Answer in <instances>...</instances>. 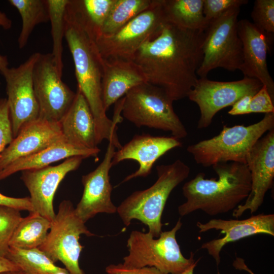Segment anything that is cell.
Instances as JSON below:
<instances>
[{"instance_id":"cell-2","label":"cell","mask_w":274,"mask_h":274,"mask_svg":"<svg viewBox=\"0 0 274 274\" xmlns=\"http://www.w3.org/2000/svg\"><path fill=\"white\" fill-rule=\"evenodd\" d=\"M64 38L73 57L78 88L86 98L93 115L97 145L104 140L119 141L117 124L120 119H109L101 96L104 60L95 38L85 26L68 0L65 13Z\"/></svg>"},{"instance_id":"cell-41","label":"cell","mask_w":274,"mask_h":274,"mask_svg":"<svg viewBox=\"0 0 274 274\" xmlns=\"http://www.w3.org/2000/svg\"><path fill=\"white\" fill-rule=\"evenodd\" d=\"M232 266L237 270H245L249 274H255L246 264L245 259L241 257H236Z\"/></svg>"},{"instance_id":"cell-33","label":"cell","mask_w":274,"mask_h":274,"mask_svg":"<svg viewBox=\"0 0 274 274\" xmlns=\"http://www.w3.org/2000/svg\"><path fill=\"white\" fill-rule=\"evenodd\" d=\"M247 0H203V14L207 22L214 20L228 11L241 8L248 3Z\"/></svg>"},{"instance_id":"cell-8","label":"cell","mask_w":274,"mask_h":274,"mask_svg":"<svg viewBox=\"0 0 274 274\" xmlns=\"http://www.w3.org/2000/svg\"><path fill=\"white\" fill-rule=\"evenodd\" d=\"M239 12L240 8L232 9L210 21L204 30L202 59L197 71L199 78L207 77L217 68L239 70L243 61L242 43L238 34Z\"/></svg>"},{"instance_id":"cell-5","label":"cell","mask_w":274,"mask_h":274,"mask_svg":"<svg viewBox=\"0 0 274 274\" xmlns=\"http://www.w3.org/2000/svg\"><path fill=\"white\" fill-rule=\"evenodd\" d=\"M272 129L274 113L265 114L261 120L248 126L224 125L219 134L189 145L187 151L196 163L204 167L229 162L246 164L254 144Z\"/></svg>"},{"instance_id":"cell-17","label":"cell","mask_w":274,"mask_h":274,"mask_svg":"<svg viewBox=\"0 0 274 274\" xmlns=\"http://www.w3.org/2000/svg\"><path fill=\"white\" fill-rule=\"evenodd\" d=\"M196 226L199 232L215 229L224 234L222 237L203 243L200 247L207 250L218 266L221 261L220 252L227 244L258 234L273 236L274 214H260L242 220L213 219L204 223L197 222Z\"/></svg>"},{"instance_id":"cell-12","label":"cell","mask_w":274,"mask_h":274,"mask_svg":"<svg viewBox=\"0 0 274 274\" xmlns=\"http://www.w3.org/2000/svg\"><path fill=\"white\" fill-rule=\"evenodd\" d=\"M262 86L258 80L247 77L229 82L213 81L207 77L198 78L187 96L200 110L197 128L209 127L219 111L232 106L245 95L253 96Z\"/></svg>"},{"instance_id":"cell-26","label":"cell","mask_w":274,"mask_h":274,"mask_svg":"<svg viewBox=\"0 0 274 274\" xmlns=\"http://www.w3.org/2000/svg\"><path fill=\"white\" fill-rule=\"evenodd\" d=\"M5 257L28 274H70L57 266L39 248L21 249L9 247Z\"/></svg>"},{"instance_id":"cell-32","label":"cell","mask_w":274,"mask_h":274,"mask_svg":"<svg viewBox=\"0 0 274 274\" xmlns=\"http://www.w3.org/2000/svg\"><path fill=\"white\" fill-rule=\"evenodd\" d=\"M251 17L253 24L268 38L274 32V0H256Z\"/></svg>"},{"instance_id":"cell-22","label":"cell","mask_w":274,"mask_h":274,"mask_svg":"<svg viewBox=\"0 0 274 274\" xmlns=\"http://www.w3.org/2000/svg\"><path fill=\"white\" fill-rule=\"evenodd\" d=\"M59 124L64 138L68 143L83 148H98L93 115L86 98L78 89L72 105Z\"/></svg>"},{"instance_id":"cell-36","label":"cell","mask_w":274,"mask_h":274,"mask_svg":"<svg viewBox=\"0 0 274 274\" xmlns=\"http://www.w3.org/2000/svg\"><path fill=\"white\" fill-rule=\"evenodd\" d=\"M105 271L107 274H166L154 267L131 268L122 263L110 264L106 267Z\"/></svg>"},{"instance_id":"cell-31","label":"cell","mask_w":274,"mask_h":274,"mask_svg":"<svg viewBox=\"0 0 274 274\" xmlns=\"http://www.w3.org/2000/svg\"><path fill=\"white\" fill-rule=\"evenodd\" d=\"M22 219L19 210L0 205V256L5 257L12 236Z\"/></svg>"},{"instance_id":"cell-42","label":"cell","mask_w":274,"mask_h":274,"mask_svg":"<svg viewBox=\"0 0 274 274\" xmlns=\"http://www.w3.org/2000/svg\"><path fill=\"white\" fill-rule=\"evenodd\" d=\"M199 261V259H197L196 262L191 265L189 267H188L186 270L184 271L181 273L179 274H194V270L195 267L197 265L198 262Z\"/></svg>"},{"instance_id":"cell-38","label":"cell","mask_w":274,"mask_h":274,"mask_svg":"<svg viewBox=\"0 0 274 274\" xmlns=\"http://www.w3.org/2000/svg\"><path fill=\"white\" fill-rule=\"evenodd\" d=\"M252 95H247L243 96L232 106L228 113L232 116L249 114V105Z\"/></svg>"},{"instance_id":"cell-30","label":"cell","mask_w":274,"mask_h":274,"mask_svg":"<svg viewBox=\"0 0 274 274\" xmlns=\"http://www.w3.org/2000/svg\"><path fill=\"white\" fill-rule=\"evenodd\" d=\"M53 41L52 54L61 73L63 71L62 41L64 37L65 13L68 0H47Z\"/></svg>"},{"instance_id":"cell-29","label":"cell","mask_w":274,"mask_h":274,"mask_svg":"<svg viewBox=\"0 0 274 274\" xmlns=\"http://www.w3.org/2000/svg\"><path fill=\"white\" fill-rule=\"evenodd\" d=\"M76 12L96 39L100 34L115 0H70Z\"/></svg>"},{"instance_id":"cell-37","label":"cell","mask_w":274,"mask_h":274,"mask_svg":"<svg viewBox=\"0 0 274 274\" xmlns=\"http://www.w3.org/2000/svg\"><path fill=\"white\" fill-rule=\"evenodd\" d=\"M0 205L13 208L19 211L32 212L33 208L29 197L16 198L6 196L0 193Z\"/></svg>"},{"instance_id":"cell-27","label":"cell","mask_w":274,"mask_h":274,"mask_svg":"<svg viewBox=\"0 0 274 274\" xmlns=\"http://www.w3.org/2000/svg\"><path fill=\"white\" fill-rule=\"evenodd\" d=\"M9 3L18 11L22 27L18 39L19 48H24L35 27L49 21L47 0H10Z\"/></svg>"},{"instance_id":"cell-19","label":"cell","mask_w":274,"mask_h":274,"mask_svg":"<svg viewBox=\"0 0 274 274\" xmlns=\"http://www.w3.org/2000/svg\"><path fill=\"white\" fill-rule=\"evenodd\" d=\"M242 43L243 61L239 70L244 77L253 78L265 86L274 101V82L267 66L268 38L247 19L238 21Z\"/></svg>"},{"instance_id":"cell-4","label":"cell","mask_w":274,"mask_h":274,"mask_svg":"<svg viewBox=\"0 0 274 274\" xmlns=\"http://www.w3.org/2000/svg\"><path fill=\"white\" fill-rule=\"evenodd\" d=\"M157 179L147 189L133 192L117 207L116 213L126 227L136 219L146 225L148 233L155 238L160 235L161 218L167 200L172 191L186 180L190 167L180 159L156 167Z\"/></svg>"},{"instance_id":"cell-15","label":"cell","mask_w":274,"mask_h":274,"mask_svg":"<svg viewBox=\"0 0 274 274\" xmlns=\"http://www.w3.org/2000/svg\"><path fill=\"white\" fill-rule=\"evenodd\" d=\"M81 156L68 158L56 166L22 172L21 179L30 193V199L35 212L52 222L56 214L53 199L59 185L66 175L77 169L82 160Z\"/></svg>"},{"instance_id":"cell-39","label":"cell","mask_w":274,"mask_h":274,"mask_svg":"<svg viewBox=\"0 0 274 274\" xmlns=\"http://www.w3.org/2000/svg\"><path fill=\"white\" fill-rule=\"evenodd\" d=\"M0 26L4 29H9L12 26L11 20L7 17L6 14L0 11ZM8 61L6 56L0 55V73H2L8 67Z\"/></svg>"},{"instance_id":"cell-6","label":"cell","mask_w":274,"mask_h":274,"mask_svg":"<svg viewBox=\"0 0 274 274\" xmlns=\"http://www.w3.org/2000/svg\"><path fill=\"white\" fill-rule=\"evenodd\" d=\"M182 226L180 218L172 229L162 231L157 238L148 232L132 231L127 241L128 254L122 264L131 268L154 267L166 274L182 273L196 261L192 252L188 258L181 252L176 233Z\"/></svg>"},{"instance_id":"cell-23","label":"cell","mask_w":274,"mask_h":274,"mask_svg":"<svg viewBox=\"0 0 274 274\" xmlns=\"http://www.w3.org/2000/svg\"><path fill=\"white\" fill-rule=\"evenodd\" d=\"M100 151L98 148L90 149L75 146L63 139L34 154L12 162L0 172V180L19 171L43 168L72 157H97Z\"/></svg>"},{"instance_id":"cell-40","label":"cell","mask_w":274,"mask_h":274,"mask_svg":"<svg viewBox=\"0 0 274 274\" xmlns=\"http://www.w3.org/2000/svg\"><path fill=\"white\" fill-rule=\"evenodd\" d=\"M13 270H20L15 263L6 257L0 256V272Z\"/></svg>"},{"instance_id":"cell-7","label":"cell","mask_w":274,"mask_h":274,"mask_svg":"<svg viewBox=\"0 0 274 274\" xmlns=\"http://www.w3.org/2000/svg\"><path fill=\"white\" fill-rule=\"evenodd\" d=\"M121 101L123 117L136 127L169 131L179 140L187 136L174 110L173 101L161 88L144 83L129 90Z\"/></svg>"},{"instance_id":"cell-20","label":"cell","mask_w":274,"mask_h":274,"mask_svg":"<svg viewBox=\"0 0 274 274\" xmlns=\"http://www.w3.org/2000/svg\"><path fill=\"white\" fill-rule=\"evenodd\" d=\"M64 139L59 123L38 119L24 126L0 155V172L12 162Z\"/></svg>"},{"instance_id":"cell-3","label":"cell","mask_w":274,"mask_h":274,"mask_svg":"<svg viewBox=\"0 0 274 274\" xmlns=\"http://www.w3.org/2000/svg\"><path fill=\"white\" fill-rule=\"evenodd\" d=\"M212 167L217 178L205 179V174L199 173L184 184L182 193L186 200L178 208L180 216L197 210L211 216L226 213L248 197L251 181L246 164L229 162Z\"/></svg>"},{"instance_id":"cell-28","label":"cell","mask_w":274,"mask_h":274,"mask_svg":"<svg viewBox=\"0 0 274 274\" xmlns=\"http://www.w3.org/2000/svg\"><path fill=\"white\" fill-rule=\"evenodd\" d=\"M152 1L115 0L101 28L99 36H109L115 33L134 17L147 9Z\"/></svg>"},{"instance_id":"cell-14","label":"cell","mask_w":274,"mask_h":274,"mask_svg":"<svg viewBox=\"0 0 274 274\" xmlns=\"http://www.w3.org/2000/svg\"><path fill=\"white\" fill-rule=\"evenodd\" d=\"M250 174L251 188L244 203L233 211L238 218L246 211L253 214L263 202L274 179V129L259 139L248 153L246 163Z\"/></svg>"},{"instance_id":"cell-18","label":"cell","mask_w":274,"mask_h":274,"mask_svg":"<svg viewBox=\"0 0 274 274\" xmlns=\"http://www.w3.org/2000/svg\"><path fill=\"white\" fill-rule=\"evenodd\" d=\"M182 146L179 140L173 136L136 134L115 152L112 166L127 159L135 160L139 163V168L126 176L120 184L136 178L146 177L150 174L157 159L169 150Z\"/></svg>"},{"instance_id":"cell-13","label":"cell","mask_w":274,"mask_h":274,"mask_svg":"<svg viewBox=\"0 0 274 274\" xmlns=\"http://www.w3.org/2000/svg\"><path fill=\"white\" fill-rule=\"evenodd\" d=\"M40 53L36 52L18 67L1 73L6 83L7 98L14 138L39 118V107L33 83V70Z\"/></svg>"},{"instance_id":"cell-11","label":"cell","mask_w":274,"mask_h":274,"mask_svg":"<svg viewBox=\"0 0 274 274\" xmlns=\"http://www.w3.org/2000/svg\"><path fill=\"white\" fill-rule=\"evenodd\" d=\"M62 75L51 53H40L33 70L39 119L59 123L72 105L76 93L62 81Z\"/></svg>"},{"instance_id":"cell-1","label":"cell","mask_w":274,"mask_h":274,"mask_svg":"<svg viewBox=\"0 0 274 274\" xmlns=\"http://www.w3.org/2000/svg\"><path fill=\"white\" fill-rule=\"evenodd\" d=\"M203 31L167 22L140 47L132 60L148 83L163 89L173 101L184 98L198 78Z\"/></svg>"},{"instance_id":"cell-34","label":"cell","mask_w":274,"mask_h":274,"mask_svg":"<svg viewBox=\"0 0 274 274\" xmlns=\"http://www.w3.org/2000/svg\"><path fill=\"white\" fill-rule=\"evenodd\" d=\"M14 139L7 98L0 99V155Z\"/></svg>"},{"instance_id":"cell-24","label":"cell","mask_w":274,"mask_h":274,"mask_svg":"<svg viewBox=\"0 0 274 274\" xmlns=\"http://www.w3.org/2000/svg\"><path fill=\"white\" fill-rule=\"evenodd\" d=\"M166 21L189 29L204 30L208 25L203 0H162Z\"/></svg>"},{"instance_id":"cell-25","label":"cell","mask_w":274,"mask_h":274,"mask_svg":"<svg viewBox=\"0 0 274 274\" xmlns=\"http://www.w3.org/2000/svg\"><path fill=\"white\" fill-rule=\"evenodd\" d=\"M51 222L35 212L22 218L10 239L9 246L21 249L39 248L45 242Z\"/></svg>"},{"instance_id":"cell-43","label":"cell","mask_w":274,"mask_h":274,"mask_svg":"<svg viewBox=\"0 0 274 274\" xmlns=\"http://www.w3.org/2000/svg\"><path fill=\"white\" fill-rule=\"evenodd\" d=\"M0 274H28L22 270H7L1 272Z\"/></svg>"},{"instance_id":"cell-21","label":"cell","mask_w":274,"mask_h":274,"mask_svg":"<svg viewBox=\"0 0 274 274\" xmlns=\"http://www.w3.org/2000/svg\"><path fill=\"white\" fill-rule=\"evenodd\" d=\"M104 60L101 96L107 111L131 89L148 82L141 68L133 60Z\"/></svg>"},{"instance_id":"cell-35","label":"cell","mask_w":274,"mask_h":274,"mask_svg":"<svg viewBox=\"0 0 274 274\" xmlns=\"http://www.w3.org/2000/svg\"><path fill=\"white\" fill-rule=\"evenodd\" d=\"M253 113H274V101L264 85L251 98L249 105V114Z\"/></svg>"},{"instance_id":"cell-9","label":"cell","mask_w":274,"mask_h":274,"mask_svg":"<svg viewBox=\"0 0 274 274\" xmlns=\"http://www.w3.org/2000/svg\"><path fill=\"white\" fill-rule=\"evenodd\" d=\"M96 235L77 215L73 203L63 200L45 242L39 249L54 262H61L70 274H85L79 265V259L84 247L80 243V236Z\"/></svg>"},{"instance_id":"cell-10","label":"cell","mask_w":274,"mask_h":274,"mask_svg":"<svg viewBox=\"0 0 274 274\" xmlns=\"http://www.w3.org/2000/svg\"><path fill=\"white\" fill-rule=\"evenodd\" d=\"M167 22L162 0H153L150 7L115 33L95 39L103 59L132 60L140 47L157 35Z\"/></svg>"},{"instance_id":"cell-16","label":"cell","mask_w":274,"mask_h":274,"mask_svg":"<svg viewBox=\"0 0 274 274\" xmlns=\"http://www.w3.org/2000/svg\"><path fill=\"white\" fill-rule=\"evenodd\" d=\"M116 149L113 140H109L101 163L82 177L83 192L75 212L85 223L99 213L112 214L117 212V207L111 199L113 187L109 175Z\"/></svg>"}]
</instances>
